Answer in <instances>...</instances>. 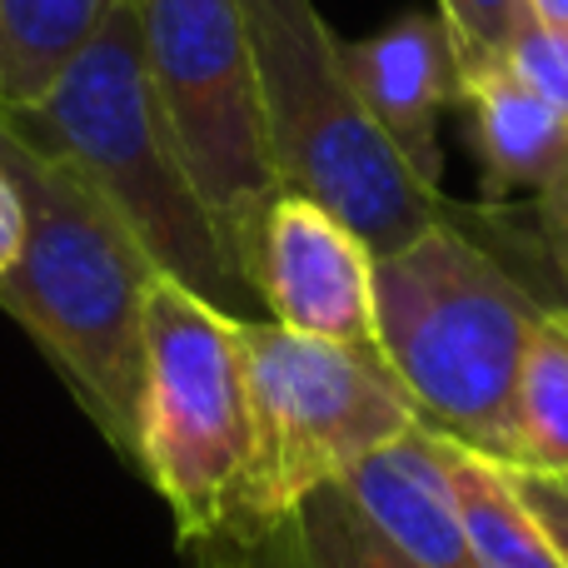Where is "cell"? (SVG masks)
<instances>
[{
	"label": "cell",
	"instance_id": "cell-1",
	"mask_svg": "<svg viewBox=\"0 0 568 568\" xmlns=\"http://www.w3.org/2000/svg\"><path fill=\"white\" fill-rule=\"evenodd\" d=\"M0 125L30 150L75 170L125 220L160 275L245 324L265 320L255 284L225 250L170 145V130L150 95L135 0H125L100 26V36L70 60L45 100L0 110Z\"/></svg>",
	"mask_w": 568,
	"mask_h": 568
},
{
	"label": "cell",
	"instance_id": "cell-2",
	"mask_svg": "<svg viewBox=\"0 0 568 568\" xmlns=\"http://www.w3.org/2000/svg\"><path fill=\"white\" fill-rule=\"evenodd\" d=\"M0 165L26 200V250L0 275V310L55 359L115 454L135 464L145 384V290L155 260L70 165L0 125Z\"/></svg>",
	"mask_w": 568,
	"mask_h": 568
},
{
	"label": "cell",
	"instance_id": "cell-3",
	"mask_svg": "<svg viewBox=\"0 0 568 568\" xmlns=\"http://www.w3.org/2000/svg\"><path fill=\"white\" fill-rule=\"evenodd\" d=\"M544 320L549 310L449 220L374 255V349L414 419L499 469L519 454L514 399Z\"/></svg>",
	"mask_w": 568,
	"mask_h": 568
},
{
	"label": "cell",
	"instance_id": "cell-4",
	"mask_svg": "<svg viewBox=\"0 0 568 568\" xmlns=\"http://www.w3.org/2000/svg\"><path fill=\"white\" fill-rule=\"evenodd\" d=\"M240 16L280 185L339 215L374 255H394L439 225L444 195L374 125L314 0H240Z\"/></svg>",
	"mask_w": 568,
	"mask_h": 568
},
{
	"label": "cell",
	"instance_id": "cell-5",
	"mask_svg": "<svg viewBox=\"0 0 568 568\" xmlns=\"http://www.w3.org/2000/svg\"><path fill=\"white\" fill-rule=\"evenodd\" d=\"M250 464L225 529L275 524L339 484L354 459L414 424L399 379L374 344H334L275 320L245 324Z\"/></svg>",
	"mask_w": 568,
	"mask_h": 568
},
{
	"label": "cell",
	"instance_id": "cell-6",
	"mask_svg": "<svg viewBox=\"0 0 568 568\" xmlns=\"http://www.w3.org/2000/svg\"><path fill=\"white\" fill-rule=\"evenodd\" d=\"M250 464L245 320L215 310L170 275L145 290V384L135 469L170 504L180 534L215 539L235 514Z\"/></svg>",
	"mask_w": 568,
	"mask_h": 568
},
{
	"label": "cell",
	"instance_id": "cell-7",
	"mask_svg": "<svg viewBox=\"0 0 568 568\" xmlns=\"http://www.w3.org/2000/svg\"><path fill=\"white\" fill-rule=\"evenodd\" d=\"M135 26L170 145L250 280L260 230L284 185L270 160L240 0H135Z\"/></svg>",
	"mask_w": 568,
	"mask_h": 568
},
{
	"label": "cell",
	"instance_id": "cell-8",
	"mask_svg": "<svg viewBox=\"0 0 568 568\" xmlns=\"http://www.w3.org/2000/svg\"><path fill=\"white\" fill-rule=\"evenodd\" d=\"M265 320L310 339L374 344V250L304 195H284L270 205L250 260Z\"/></svg>",
	"mask_w": 568,
	"mask_h": 568
},
{
	"label": "cell",
	"instance_id": "cell-9",
	"mask_svg": "<svg viewBox=\"0 0 568 568\" xmlns=\"http://www.w3.org/2000/svg\"><path fill=\"white\" fill-rule=\"evenodd\" d=\"M359 100L404 165L439 190V115L464 100V65L439 10H404L364 40H339Z\"/></svg>",
	"mask_w": 568,
	"mask_h": 568
},
{
	"label": "cell",
	"instance_id": "cell-10",
	"mask_svg": "<svg viewBox=\"0 0 568 568\" xmlns=\"http://www.w3.org/2000/svg\"><path fill=\"white\" fill-rule=\"evenodd\" d=\"M339 489L419 568H474L459 489H454L449 469V444L424 429L419 419L404 434H394L389 444L354 459Z\"/></svg>",
	"mask_w": 568,
	"mask_h": 568
},
{
	"label": "cell",
	"instance_id": "cell-11",
	"mask_svg": "<svg viewBox=\"0 0 568 568\" xmlns=\"http://www.w3.org/2000/svg\"><path fill=\"white\" fill-rule=\"evenodd\" d=\"M474 110V145L489 180V200L529 195L549 210L568 185V120L524 90L509 70H484L464 80Z\"/></svg>",
	"mask_w": 568,
	"mask_h": 568
},
{
	"label": "cell",
	"instance_id": "cell-12",
	"mask_svg": "<svg viewBox=\"0 0 568 568\" xmlns=\"http://www.w3.org/2000/svg\"><path fill=\"white\" fill-rule=\"evenodd\" d=\"M205 549V568H419L354 509L339 484H324L275 524L220 529Z\"/></svg>",
	"mask_w": 568,
	"mask_h": 568
},
{
	"label": "cell",
	"instance_id": "cell-13",
	"mask_svg": "<svg viewBox=\"0 0 568 568\" xmlns=\"http://www.w3.org/2000/svg\"><path fill=\"white\" fill-rule=\"evenodd\" d=\"M125 0H0V110H26L65 75Z\"/></svg>",
	"mask_w": 568,
	"mask_h": 568
},
{
	"label": "cell",
	"instance_id": "cell-14",
	"mask_svg": "<svg viewBox=\"0 0 568 568\" xmlns=\"http://www.w3.org/2000/svg\"><path fill=\"white\" fill-rule=\"evenodd\" d=\"M449 469H454V489H459L474 568H564L554 539L539 529V519L514 489L509 469L479 459V454L454 449V444H449Z\"/></svg>",
	"mask_w": 568,
	"mask_h": 568
},
{
	"label": "cell",
	"instance_id": "cell-15",
	"mask_svg": "<svg viewBox=\"0 0 568 568\" xmlns=\"http://www.w3.org/2000/svg\"><path fill=\"white\" fill-rule=\"evenodd\" d=\"M519 474H549L568 479V310H554L529 344V359L519 374Z\"/></svg>",
	"mask_w": 568,
	"mask_h": 568
},
{
	"label": "cell",
	"instance_id": "cell-16",
	"mask_svg": "<svg viewBox=\"0 0 568 568\" xmlns=\"http://www.w3.org/2000/svg\"><path fill=\"white\" fill-rule=\"evenodd\" d=\"M439 16L449 26L464 80H469L484 75V70H504L509 40L519 30V20L529 16V6L524 0H439Z\"/></svg>",
	"mask_w": 568,
	"mask_h": 568
},
{
	"label": "cell",
	"instance_id": "cell-17",
	"mask_svg": "<svg viewBox=\"0 0 568 568\" xmlns=\"http://www.w3.org/2000/svg\"><path fill=\"white\" fill-rule=\"evenodd\" d=\"M504 70L568 120V30H554V26H544V20L524 16L509 40Z\"/></svg>",
	"mask_w": 568,
	"mask_h": 568
},
{
	"label": "cell",
	"instance_id": "cell-18",
	"mask_svg": "<svg viewBox=\"0 0 568 568\" xmlns=\"http://www.w3.org/2000/svg\"><path fill=\"white\" fill-rule=\"evenodd\" d=\"M514 489H519V499L529 504V514L539 519V529L554 539V549H559V559L568 568V479H549V474H519L509 469Z\"/></svg>",
	"mask_w": 568,
	"mask_h": 568
},
{
	"label": "cell",
	"instance_id": "cell-19",
	"mask_svg": "<svg viewBox=\"0 0 568 568\" xmlns=\"http://www.w3.org/2000/svg\"><path fill=\"white\" fill-rule=\"evenodd\" d=\"M26 250V200H20L16 180L0 165V275H10Z\"/></svg>",
	"mask_w": 568,
	"mask_h": 568
},
{
	"label": "cell",
	"instance_id": "cell-20",
	"mask_svg": "<svg viewBox=\"0 0 568 568\" xmlns=\"http://www.w3.org/2000/svg\"><path fill=\"white\" fill-rule=\"evenodd\" d=\"M544 220H549L554 260H559V275H564V284H568V185L559 190V200H554V205L544 210Z\"/></svg>",
	"mask_w": 568,
	"mask_h": 568
},
{
	"label": "cell",
	"instance_id": "cell-21",
	"mask_svg": "<svg viewBox=\"0 0 568 568\" xmlns=\"http://www.w3.org/2000/svg\"><path fill=\"white\" fill-rule=\"evenodd\" d=\"M524 6H529V16L544 20V26L568 30V0H524Z\"/></svg>",
	"mask_w": 568,
	"mask_h": 568
}]
</instances>
